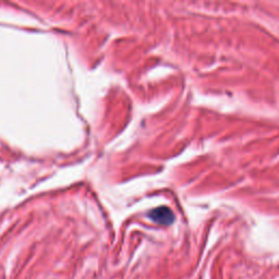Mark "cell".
<instances>
[{
  "label": "cell",
  "instance_id": "cell-1",
  "mask_svg": "<svg viewBox=\"0 0 279 279\" xmlns=\"http://www.w3.org/2000/svg\"><path fill=\"white\" fill-rule=\"evenodd\" d=\"M147 216H149L151 221L164 226L171 225L174 221V215L172 211L166 206H161L157 207V209L152 210L149 214H147Z\"/></svg>",
  "mask_w": 279,
  "mask_h": 279
}]
</instances>
